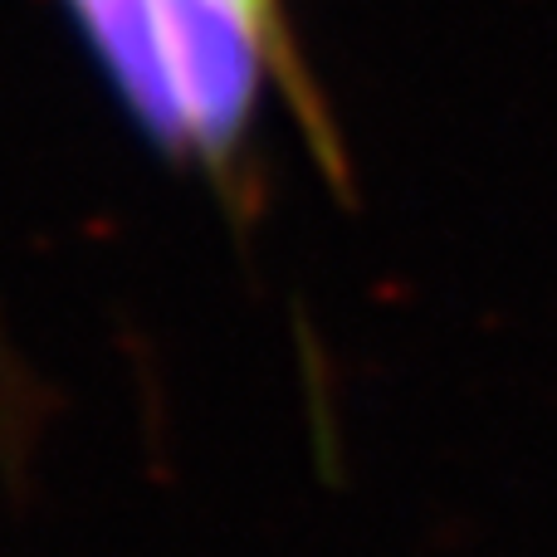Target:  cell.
<instances>
[{
    "label": "cell",
    "instance_id": "obj_1",
    "mask_svg": "<svg viewBox=\"0 0 557 557\" xmlns=\"http://www.w3.org/2000/svg\"><path fill=\"white\" fill-rule=\"evenodd\" d=\"M127 113L172 152L211 172L235 166L264 74H278L308 117L288 54L284 10L270 0H64Z\"/></svg>",
    "mask_w": 557,
    "mask_h": 557
},
{
    "label": "cell",
    "instance_id": "obj_2",
    "mask_svg": "<svg viewBox=\"0 0 557 557\" xmlns=\"http://www.w3.org/2000/svg\"><path fill=\"white\" fill-rule=\"evenodd\" d=\"M270 5H278V0H270Z\"/></svg>",
    "mask_w": 557,
    "mask_h": 557
}]
</instances>
